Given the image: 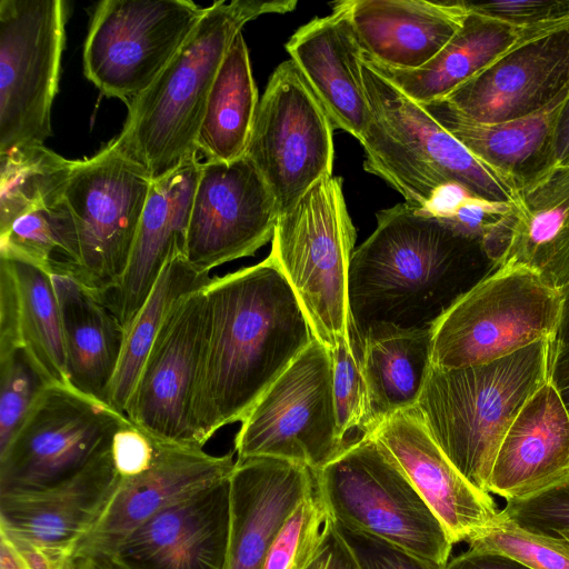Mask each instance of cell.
Wrapping results in <instances>:
<instances>
[{
	"instance_id": "cell-1",
	"label": "cell",
	"mask_w": 569,
	"mask_h": 569,
	"mask_svg": "<svg viewBox=\"0 0 569 569\" xmlns=\"http://www.w3.org/2000/svg\"><path fill=\"white\" fill-rule=\"evenodd\" d=\"M190 427L203 448L241 421L313 336L301 305L269 254L254 266L211 278Z\"/></svg>"
},
{
	"instance_id": "cell-2",
	"label": "cell",
	"mask_w": 569,
	"mask_h": 569,
	"mask_svg": "<svg viewBox=\"0 0 569 569\" xmlns=\"http://www.w3.org/2000/svg\"><path fill=\"white\" fill-rule=\"evenodd\" d=\"M373 232L353 250L348 299L361 340L377 330L431 329L467 291L496 270L478 240L407 202L377 212Z\"/></svg>"
},
{
	"instance_id": "cell-3",
	"label": "cell",
	"mask_w": 569,
	"mask_h": 569,
	"mask_svg": "<svg viewBox=\"0 0 569 569\" xmlns=\"http://www.w3.org/2000/svg\"><path fill=\"white\" fill-rule=\"evenodd\" d=\"M295 0H224L204 8L194 30L151 86L131 100L110 142L158 179L198 156L197 140L218 69L242 27L263 14L287 13Z\"/></svg>"
},
{
	"instance_id": "cell-4",
	"label": "cell",
	"mask_w": 569,
	"mask_h": 569,
	"mask_svg": "<svg viewBox=\"0 0 569 569\" xmlns=\"http://www.w3.org/2000/svg\"><path fill=\"white\" fill-rule=\"evenodd\" d=\"M555 349L550 338L483 365H431L417 408L447 458L479 490L488 492L498 448L519 410L550 380Z\"/></svg>"
},
{
	"instance_id": "cell-5",
	"label": "cell",
	"mask_w": 569,
	"mask_h": 569,
	"mask_svg": "<svg viewBox=\"0 0 569 569\" xmlns=\"http://www.w3.org/2000/svg\"><path fill=\"white\" fill-rule=\"evenodd\" d=\"M362 77L371 114L360 141L367 172L428 212L436 210L450 184L488 200L512 201L516 189L506 178L476 158L365 56Z\"/></svg>"
},
{
	"instance_id": "cell-6",
	"label": "cell",
	"mask_w": 569,
	"mask_h": 569,
	"mask_svg": "<svg viewBox=\"0 0 569 569\" xmlns=\"http://www.w3.org/2000/svg\"><path fill=\"white\" fill-rule=\"evenodd\" d=\"M355 242L342 181L333 174L318 180L276 222L269 254L292 287L313 338L328 349L357 335L348 299Z\"/></svg>"
},
{
	"instance_id": "cell-7",
	"label": "cell",
	"mask_w": 569,
	"mask_h": 569,
	"mask_svg": "<svg viewBox=\"0 0 569 569\" xmlns=\"http://www.w3.org/2000/svg\"><path fill=\"white\" fill-rule=\"evenodd\" d=\"M315 487L338 526L448 563L452 541L385 446L366 435L322 468Z\"/></svg>"
},
{
	"instance_id": "cell-8",
	"label": "cell",
	"mask_w": 569,
	"mask_h": 569,
	"mask_svg": "<svg viewBox=\"0 0 569 569\" xmlns=\"http://www.w3.org/2000/svg\"><path fill=\"white\" fill-rule=\"evenodd\" d=\"M560 291L522 268H498L463 293L431 328V365L488 363L556 338Z\"/></svg>"
},
{
	"instance_id": "cell-9",
	"label": "cell",
	"mask_w": 569,
	"mask_h": 569,
	"mask_svg": "<svg viewBox=\"0 0 569 569\" xmlns=\"http://www.w3.org/2000/svg\"><path fill=\"white\" fill-rule=\"evenodd\" d=\"M346 446L337 427L331 351L313 338L241 420L236 459L274 458L316 471Z\"/></svg>"
},
{
	"instance_id": "cell-10",
	"label": "cell",
	"mask_w": 569,
	"mask_h": 569,
	"mask_svg": "<svg viewBox=\"0 0 569 569\" xmlns=\"http://www.w3.org/2000/svg\"><path fill=\"white\" fill-rule=\"evenodd\" d=\"M152 181L146 168L110 143L73 160L64 198L79 240L74 279L106 299L122 281Z\"/></svg>"
},
{
	"instance_id": "cell-11",
	"label": "cell",
	"mask_w": 569,
	"mask_h": 569,
	"mask_svg": "<svg viewBox=\"0 0 569 569\" xmlns=\"http://www.w3.org/2000/svg\"><path fill=\"white\" fill-rule=\"evenodd\" d=\"M204 8L190 0H103L83 47V72L103 94L129 103L186 43Z\"/></svg>"
},
{
	"instance_id": "cell-12",
	"label": "cell",
	"mask_w": 569,
	"mask_h": 569,
	"mask_svg": "<svg viewBox=\"0 0 569 569\" xmlns=\"http://www.w3.org/2000/svg\"><path fill=\"white\" fill-rule=\"evenodd\" d=\"M64 21L61 0L0 1V153L52 134Z\"/></svg>"
},
{
	"instance_id": "cell-13",
	"label": "cell",
	"mask_w": 569,
	"mask_h": 569,
	"mask_svg": "<svg viewBox=\"0 0 569 569\" xmlns=\"http://www.w3.org/2000/svg\"><path fill=\"white\" fill-rule=\"evenodd\" d=\"M246 156L272 192L279 213L318 180L332 176V122L291 60L281 62L269 79Z\"/></svg>"
},
{
	"instance_id": "cell-14",
	"label": "cell",
	"mask_w": 569,
	"mask_h": 569,
	"mask_svg": "<svg viewBox=\"0 0 569 569\" xmlns=\"http://www.w3.org/2000/svg\"><path fill=\"white\" fill-rule=\"evenodd\" d=\"M126 416L70 387L47 386L0 452V495L61 482L106 450Z\"/></svg>"
},
{
	"instance_id": "cell-15",
	"label": "cell",
	"mask_w": 569,
	"mask_h": 569,
	"mask_svg": "<svg viewBox=\"0 0 569 569\" xmlns=\"http://www.w3.org/2000/svg\"><path fill=\"white\" fill-rule=\"evenodd\" d=\"M278 216L272 192L246 154L201 162L183 254L204 273L253 256L272 240Z\"/></svg>"
},
{
	"instance_id": "cell-16",
	"label": "cell",
	"mask_w": 569,
	"mask_h": 569,
	"mask_svg": "<svg viewBox=\"0 0 569 569\" xmlns=\"http://www.w3.org/2000/svg\"><path fill=\"white\" fill-rule=\"evenodd\" d=\"M203 288L187 293L170 310L124 411L131 422L150 435L194 447L190 411L206 320Z\"/></svg>"
},
{
	"instance_id": "cell-17",
	"label": "cell",
	"mask_w": 569,
	"mask_h": 569,
	"mask_svg": "<svg viewBox=\"0 0 569 569\" xmlns=\"http://www.w3.org/2000/svg\"><path fill=\"white\" fill-rule=\"evenodd\" d=\"M569 91V24L529 36L442 100L461 118L496 123L545 109Z\"/></svg>"
},
{
	"instance_id": "cell-18",
	"label": "cell",
	"mask_w": 569,
	"mask_h": 569,
	"mask_svg": "<svg viewBox=\"0 0 569 569\" xmlns=\"http://www.w3.org/2000/svg\"><path fill=\"white\" fill-rule=\"evenodd\" d=\"M234 451L213 456L203 448L162 441L152 465L140 475L120 480L113 498L90 532L79 542L73 559L108 557L136 529L170 506L229 479Z\"/></svg>"
},
{
	"instance_id": "cell-19",
	"label": "cell",
	"mask_w": 569,
	"mask_h": 569,
	"mask_svg": "<svg viewBox=\"0 0 569 569\" xmlns=\"http://www.w3.org/2000/svg\"><path fill=\"white\" fill-rule=\"evenodd\" d=\"M229 536L226 479L160 511L93 561L112 569H226Z\"/></svg>"
},
{
	"instance_id": "cell-20",
	"label": "cell",
	"mask_w": 569,
	"mask_h": 569,
	"mask_svg": "<svg viewBox=\"0 0 569 569\" xmlns=\"http://www.w3.org/2000/svg\"><path fill=\"white\" fill-rule=\"evenodd\" d=\"M445 527L452 543L468 542L498 516L489 492L471 485L430 435L417 406L381 421L372 433Z\"/></svg>"
},
{
	"instance_id": "cell-21",
	"label": "cell",
	"mask_w": 569,
	"mask_h": 569,
	"mask_svg": "<svg viewBox=\"0 0 569 569\" xmlns=\"http://www.w3.org/2000/svg\"><path fill=\"white\" fill-rule=\"evenodd\" d=\"M119 481L109 446L61 482L36 491L0 495V528L73 559L79 542L107 509Z\"/></svg>"
},
{
	"instance_id": "cell-22",
	"label": "cell",
	"mask_w": 569,
	"mask_h": 569,
	"mask_svg": "<svg viewBox=\"0 0 569 569\" xmlns=\"http://www.w3.org/2000/svg\"><path fill=\"white\" fill-rule=\"evenodd\" d=\"M330 6L346 14L368 59L401 70L432 60L468 13L460 0H343Z\"/></svg>"
},
{
	"instance_id": "cell-23",
	"label": "cell",
	"mask_w": 569,
	"mask_h": 569,
	"mask_svg": "<svg viewBox=\"0 0 569 569\" xmlns=\"http://www.w3.org/2000/svg\"><path fill=\"white\" fill-rule=\"evenodd\" d=\"M290 60L319 100L333 128L361 141L371 114L362 77L363 50L346 14L301 26L286 43Z\"/></svg>"
},
{
	"instance_id": "cell-24",
	"label": "cell",
	"mask_w": 569,
	"mask_h": 569,
	"mask_svg": "<svg viewBox=\"0 0 569 569\" xmlns=\"http://www.w3.org/2000/svg\"><path fill=\"white\" fill-rule=\"evenodd\" d=\"M226 569H262L286 518L315 489L309 468L274 458L236 459Z\"/></svg>"
},
{
	"instance_id": "cell-25",
	"label": "cell",
	"mask_w": 569,
	"mask_h": 569,
	"mask_svg": "<svg viewBox=\"0 0 569 569\" xmlns=\"http://www.w3.org/2000/svg\"><path fill=\"white\" fill-rule=\"evenodd\" d=\"M569 476V412L550 382L522 406L495 457L488 492L509 500L536 495Z\"/></svg>"
},
{
	"instance_id": "cell-26",
	"label": "cell",
	"mask_w": 569,
	"mask_h": 569,
	"mask_svg": "<svg viewBox=\"0 0 569 569\" xmlns=\"http://www.w3.org/2000/svg\"><path fill=\"white\" fill-rule=\"evenodd\" d=\"M201 162L192 157L154 179L119 288L107 300L124 332L148 299L168 260L184 251Z\"/></svg>"
},
{
	"instance_id": "cell-27",
	"label": "cell",
	"mask_w": 569,
	"mask_h": 569,
	"mask_svg": "<svg viewBox=\"0 0 569 569\" xmlns=\"http://www.w3.org/2000/svg\"><path fill=\"white\" fill-rule=\"evenodd\" d=\"M21 349L49 385L70 387L51 274L0 253V353Z\"/></svg>"
},
{
	"instance_id": "cell-28",
	"label": "cell",
	"mask_w": 569,
	"mask_h": 569,
	"mask_svg": "<svg viewBox=\"0 0 569 569\" xmlns=\"http://www.w3.org/2000/svg\"><path fill=\"white\" fill-rule=\"evenodd\" d=\"M511 203L510 240L496 269H527L559 291L569 282V163L518 187Z\"/></svg>"
},
{
	"instance_id": "cell-29",
	"label": "cell",
	"mask_w": 569,
	"mask_h": 569,
	"mask_svg": "<svg viewBox=\"0 0 569 569\" xmlns=\"http://www.w3.org/2000/svg\"><path fill=\"white\" fill-rule=\"evenodd\" d=\"M72 389L107 403L124 329L109 301L66 274H51Z\"/></svg>"
},
{
	"instance_id": "cell-30",
	"label": "cell",
	"mask_w": 569,
	"mask_h": 569,
	"mask_svg": "<svg viewBox=\"0 0 569 569\" xmlns=\"http://www.w3.org/2000/svg\"><path fill=\"white\" fill-rule=\"evenodd\" d=\"M568 94L569 91L540 111L496 123L466 120L442 100L419 104L517 189L553 164L556 126Z\"/></svg>"
},
{
	"instance_id": "cell-31",
	"label": "cell",
	"mask_w": 569,
	"mask_h": 569,
	"mask_svg": "<svg viewBox=\"0 0 569 569\" xmlns=\"http://www.w3.org/2000/svg\"><path fill=\"white\" fill-rule=\"evenodd\" d=\"M551 29L556 28L522 29L468 9L457 33L421 68H388L363 56L406 96L422 104L443 99L525 38Z\"/></svg>"
},
{
	"instance_id": "cell-32",
	"label": "cell",
	"mask_w": 569,
	"mask_h": 569,
	"mask_svg": "<svg viewBox=\"0 0 569 569\" xmlns=\"http://www.w3.org/2000/svg\"><path fill=\"white\" fill-rule=\"evenodd\" d=\"M431 329H419L377 330L361 340V362L377 427L387 417L417 406L431 368Z\"/></svg>"
},
{
	"instance_id": "cell-33",
	"label": "cell",
	"mask_w": 569,
	"mask_h": 569,
	"mask_svg": "<svg viewBox=\"0 0 569 569\" xmlns=\"http://www.w3.org/2000/svg\"><path fill=\"white\" fill-rule=\"evenodd\" d=\"M259 99L242 32L231 42L211 86L197 147L206 161L246 154Z\"/></svg>"
},
{
	"instance_id": "cell-34",
	"label": "cell",
	"mask_w": 569,
	"mask_h": 569,
	"mask_svg": "<svg viewBox=\"0 0 569 569\" xmlns=\"http://www.w3.org/2000/svg\"><path fill=\"white\" fill-rule=\"evenodd\" d=\"M209 273L193 268L182 252L174 253L163 267L148 299L124 336L118 368L107 403L124 416L126 407L142 365L173 306L187 293L203 288Z\"/></svg>"
},
{
	"instance_id": "cell-35",
	"label": "cell",
	"mask_w": 569,
	"mask_h": 569,
	"mask_svg": "<svg viewBox=\"0 0 569 569\" xmlns=\"http://www.w3.org/2000/svg\"><path fill=\"white\" fill-rule=\"evenodd\" d=\"M72 166L44 144L0 153V234L26 213L64 199Z\"/></svg>"
},
{
	"instance_id": "cell-36",
	"label": "cell",
	"mask_w": 569,
	"mask_h": 569,
	"mask_svg": "<svg viewBox=\"0 0 569 569\" xmlns=\"http://www.w3.org/2000/svg\"><path fill=\"white\" fill-rule=\"evenodd\" d=\"M0 253L27 260L50 274L74 278L80 250L74 219L66 198L17 219L0 234Z\"/></svg>"
},
{
	"instance_id": "cell-37",
	"label": "cell",
	"mask_w": 569,
	"mask_h": 569,
	"mask_svg": "<svg viewBox=\"0 0 569 569\" xmlns=\"http://www.w3.org/2000/svg\"><path fill=\"white\" fill-rule=\"evenodd\" d=\"M332 357V388L337 427L341 440L348 445V435H372L377 426L372 417L369 391L361 362V342L339 340L330 349Z\"/></svg>"
},
{
	"instance_id": "cell-38",
	"label": "cell",
	"mask_w": 569,
	"mask_h": 569,
	"mask_svg": "<svg viewBox=\"0 0 569 569\" xmlns=\"http://www.w3.org/2000/svg\"><path fill=\"white\" fill-rule=\"evenodd\" d=\"M467 545L508 556L530 569H569L568 540L528 531L500 510Z\"/></svg>"
},
{
	"instance_id": "cell-39",
	"label": "cell",
	"mask_w": 569,
	"mask_h": 569,
	"mask_svg": "<svg viewBox=\"0 0 569 569\" xmlns=\"http://www.w3.org/2000/svg\"><path fill=\"white\" fill-rule=\"evenodd\" d=\"M329 515L315 489L286 518L262 569H303L317 551Z\"/></svg>"
},
{
	"instance_id": "cell-40",
	"label": "cell",
	"mask_w": 569,
	"mask_h": 569,
	"mask_svg": "<svg viewBox=\"0 0 569 569\" xmlns=\"http://www.w3.org/2000/svg\"><path fill=\"white\" fill-rule=\"evenodd\" d=\"M49 386L21 349L0 353V452Z\"/></svg>"
},
{
	"instance_id": "cell-41",
	"label": "cell",
	"mask_w": 569,
	"mask_h": 569,
	"mask_svg": "<svg viewBox=\"0 0 569 569\" xmlns=\"http://www.w3.org/2000/svg\"><path fill=\"white\" fill-rule=\"evenodd\" d=\"M500 512L528 531L559 538L569 532V476L536 495L507 501Z\"/></svg>"
},
{
	"instance_id": "cell-42",
	"label": "cell",
	"mask_w": 569,
	"mask_h": 569,
	"mask_svg": "<svg viewBox=\"0 0 569 569\" xmlns=\"http://www.w3.org/2000/svg\"><path fill=\"white\" fill-rule=\"evenodd\" d=\"M473 12L522 29H550L569 24V0L465 1Z\"/></svg>"
},
{
	"instance_id": "cell-43",
	"label": "cell",
	"mask_w": 569,
	"mask_h": 569,
	"mask_svg": "<svg viewBox=\"0 0 569 569\" xmlns=\"http://www.w3.org/2000/svg\"><path fill=\"white\" fill-rule=\"evenodd\" d=\"M335 527L360 569H447V563L418 556L382 539L337 523Z\"/></svg>"
},
{
	"instance_id": "cell-44",
	"label": "cell",
	"mask_w": 569,
	"mask_h": 569,
	"mask_svg": "<svg viewBox=\"0 0 569 569\" xmlns=\"http://www.w3.org/2000/svg\"><path fill=\"white\" fill-rule=\"evenodd\" d=\"M163 440L124 419L116 429L110 451L120 480L136 477L153 462Z\"/></svg>"
},
{
	"instance_id": "cell-45",
	"label": "cell",
	"mask_w": 569,
	"mask_h": 569,
	"mask_svg": "<svg viewBox=\"0 0 569 569\" xmlns=\"http://www.w3.org/2000/svg\"><path fill=\"white\" fill-rule=\"evenodd\" d=\"M511 208V202L470 196L442 218L463 236L482 242Z\"/></svg>"
},
{
	"instance_id": "cell-46",
	"label": "cell",
	"mask_w": 569,
	"mask_h": 569,
	"mask_svg": "<svg viewBox=\"0 0 569 569\" xmlns=\"http://www.w3.org/2000/svg\"><path fill=\"white\" fill-rule=\"evenodd\" d=\"M11 543L26 569H69L72 559L24 538L11 535L0 528Z\"/></svg>"
},
{
	"instance_id": "cell-47",
	"label": "cell",
	"mask_w": 569,
	"mask_h": 569,
	"mask_svg": "<svg viewBox=\"0 0 569 569\" xmlns=\"http://www.w3.org/2000/svg\"><path fill=\"white\" fill-rule=\"evenodd\" d=\"M447 569H530L521 562L489 550L470 549L453 557Z\"/></svg>"
},
{
	"instance_id": "cell-48",
	"label": "cell",
	"mask_w": 569,
	"mask_h": 569,
	"mask_svg": "<svg viewBox=\"0 0 569 569\" xmlns=\"http://www.w3.org/2000/svg\"><path fill=\"white\" fill-rule=\"evenodd\" d=\"M550 382L569 412V340L556 345L550 368Z\"/></svg>"
},
{
	"instance_id": "cell-49",
	"label": "cell",
	"mask_w": 569,
	"mask_h": 569,
	"mask_svg": "<svg viewBox=\"0 0 569 569\" xmlns=\"http://www.w3.org/2000/svg\"><path fill=\"white\" fill-rule=\"evenodd\" d=\"M566 163H569V94L562 104L553 139V164Z\"/></svg>"
},
{
	"instance_id": "cell-50",
	"label": "cell",
	"mask_w": 569,
	"mask_h": 569,
	"mask_svg": "<svg viewBox=\"0 0 569 569\" xmlns=\"http://www.w3.org/2000/svg\"><path fill=\"white\" fill-rule=\"evenodd\" d=\"M333 523L328 519L323 528L319 547L303 569H330L333 559Z\"/></svg>"
},
{
	"instance_id": "cell-51",
	"label": "cell",
	"mask_w": 569,
	"mask_h": 569,
	"mask_svg": "<svg viewBox=\"0 0 569 569\" xmlns=\"http://www.w3.org/2000/svg\"><path fill=\"white\" fill-rule=\"evenodd\" d=\"M333 522V521H332ZM335 526V523H333ZM330 569H360L335 527L333 559Z\"/></svg>"
},
{
	"instance_id": "cell-52",
	"label": "cell",
	"mask_w": 569,
	"mask_h": 569,
	"mask_svg": "<svg viewBox=\"0 0 569 569\" xmlns=\"http://www.w3.org/2000/svg\"><path fill=\"white\" fill-rule=\"evenodd\" d=\"M559 291L561 295V311L555 338L556 345H561L569 340V282Z\"/></svg>"
},
{
	"instance_id": "cell-53",
	"label": "cell",
	"mask_w": 569,
	"mask_h": 569,
	"mask_svg": "<svg viewBox=\"0 0 569 569\" xmlns=\"http://www.w3.org/2000/svg\"><path fill=\"white\" fill-rule=\"evenodd\" d=\"M69 569H96L93 562L89 559L76 558L72 559Z\"/></svg>"
},
{
	"instance_id": "cell-54",
	"label": "cell",
	"mask_w": 569,
	"mask_h": 569,
	"mask_svg": "<svg viewBox=\"0 0 569 569\" xmlns=\"http://www.w3.org/2000/svg\"><path fill=\"white\" fill-rule=\"evenodd\" d=\"M96 567V569H112L110 568L109 566L104 565V563H101V562H98V561H93L91 560Z\"/></svg>"
},
{
	"instance_id": "cell-55",
	"label": "cell",
	"mask_w": 569,
	"mask_h": 569,
	"mask_svg": "<svg viewBox=\"0 0 569 569\" xmlns=\"http://www.w3.org/2000/svg\"><path fill=\"white\" fill-rule=\"evenodd\" d=\"M559 538H563L569 541V532H562L560 533Z\"/></svg>"
}]
</instances>
